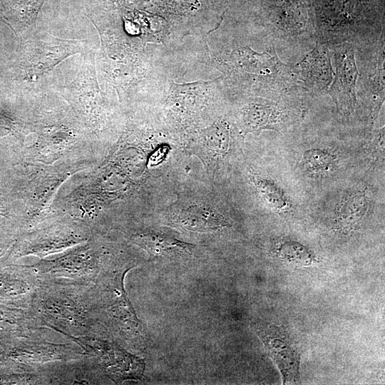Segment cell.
<instances>
[{
    "label": "cell",
    "instance_id": "cell-1",
    "mask_svg": "<svg viewBox=\"0 0 385 385\" xmlns=\"http://www.w3.org/2000/svg\"><path fill=\"white\" fill-rule=\"evenodd\" d=\"M29 310L38 328L50 329L72 341L107 334L93 285L40 282Z\"/></svg>",
    "mask_w": 385,
    "mask_h": 385
},
{
    "label": "cell",
    "instance_id": "cell-2",
    "mask_svg": "<svg viewBox=\"0 0 385 385\" xmlns=\"http://www.w3.org/2000/svg\"><path fill=\"white\" fill-rule=\"evenodd\" d=\"M104 261L99 248L89 242L60 257L42 260L31 266L40 282L93 285Z\"/></svg>",
    "mask_w": 385,
    "mask_h": 385
},
{
    "label": "cell",
    "instance_id": "cell-3",
    "mask_svg": "<svg viewBox=\"0 0 385 385\" xmlns=\"http://www.w3.org/2000/svg\"><path fill=\"white\" fill-rule=\"evenodd\" d=\"M72 342L78 344L98 364L106 376L115 383L137 380L144 370L143 360L104 337H83Z\"/></svg>",
    "mask_w": 385,
    "mask_h": 385
},
{
    "label": "cell",
    "instance_id": "cell-4",
    "mask_svg": "<svg viewBox=\"0 0 385 385\" xmlns=\"http://www.w3.org/2000/svg\"><path fill=\"white\" fill-rule=\"evenodd\" d=\"M35 329L18 337L19 344L11 356L19 368L37 369L43 365L81 358L86 355L75 342L48 341Z\"/></svg>",
    "mask_w": 385,
    "mask_h": 385
},
{
    "label": "cell",
    "instance_id": "cell-5",
    "mask_svg": "<svg viewBox=\"0 0 385 385\" xmlns=\"http://www.w3.org/2000/svg\"><path fill=\"white\" fill-rule=\"evenodd\" d=\"M252 326L279 369L284 384H298L300 353L287 329L265 322H256Z\"/></svg>",
    "mask_w": 385,
    "mask_h": 385
},
{
    "label": "cell",
    "instance_id": "cell-6",
    "mask_svg": "<svg viewBox=\"0 0 385 385\" xmlns=\"http://www.w3.org/2000/svg\"><path fill=\"white\" fill-rule=\"evenodd\" d=\"M333 51L335 73L327 91L337 110L349 113L356 102V89L359 76L356 60V46L343 43L330 48Z\"/></svg>",
    "mask_w": 385,
    "mask_h": 385
},
{
    "label": "cell",
    "instance_id": "cell-7",
    "mask_svg": "<svg viewBox=\"0 0 385 385\" xmlns=\"http://www.w3.org/2000/svg\"><path fill=\"white\" fill-rule=\"evenodd\" d=\"M90 238L89 230L81 226L60 225L31 232L24 238L19 255L44 257Z\"/></svg>",
    "mask_w": 385,
    "mask_h": 385
},
{
    "label": "cell",
    "instance_id": "cell-8",
    "mask_svg": "<svg viewBox=\"0 0 385 385\" xmlns=\"http://www.w3.org/2000/svg\"><path fill=\"white\" fill-rule=\"evenodd\" d=\"M294 66L303 92H327L334 73L328 47L317 41Z\"/></svg>",
    "mask_w": 385,
    "mask_h": 385
},
{
    "label": "cell",
    "instance_id": "cell-9",
    "mask_svg": "<svg viewBox=\"0 0 385 385\" xmlns=\"http://www.w3.org/2000/svg\"><path fill=\"white\" fill-rule=\"evenodd\" d=\"M51 384H93L106 376L97 362L89 355L66 361L42 366Z\"/></svg>",
    "mask_w": 385,
    "mask_h": 385
},
{
    "label": "cell",
    "instance_id": "cell-10",
    "mask_svg": "<svg viewBox=\"0 0 385 385\" xmlns=\"http://www.w3.org/2000/svg\"><path fill=\"white\" fill-rule=\"evenodd\" d=\"M287 116L284 109L273 99H262L250 103L242 114L245 133L262 130H277Z\"/></svg>",
    "mask_w": 385,
    "mask_h": 385
},
{
    "label": "cell",
    "instance_id": "cell-11",
    "mask_svg": "<svg viewBox=\"0 0 385 385\" xmlns=\"http://www.w3.org/2000/svg\"><path fill=\"white\" fill-rule=\"evenodd\" d=\"M170 220L175 226L196 232L212 231L228 225L222 216L204 203L180 207Z\"/></svg>",
    "mask_w": 385,
    "mask_h": 385
},
{
    "label": "cell",
    "instance_id": "cell-12",
    "mask_svg": "<svg viewBox=\"0 0 385 385\" xmlns=\"http://www.w3.org/2000/svg\"><path fill=\"white\" fill-rule=\"evenodd\" d=\"M130 240L153 257L164 256L175 251L190 252L194 247L171 235L156 232H137L130 237Z\"/></svg>",
    "mask_w": 385,
    "mask_h": 385
},
{
    "label": "cell",
    "instance_id": "cell-13",
    "mask_svg": "<svg viewBox=\"0 0 385 385\" xmlns=\"http://www.w3.org/2000/svg\"><path fill=\"white\" fill-rule=\"evenodd\" d=\"M253 182L260 195L274 210L282 212L287 208V200L278 186L269 180L255 177Z\"/></svg>",
    "mask_w": 385,
    "mask_h": 385
},
{
    "label": "cell",
    "instance_id": "cell-14",
    "mask_svg": "<svg viewBox=\"0 0 385 385\" xmlns=\"http://www.w3.org/2000/svg\"><path fill=\"white\" fill-rule=\"evenodd\" d=\"M368 201L364 195H356L346 200L340 210V218L347 227H353L361 220L366 212Z\"/></svg>",
    "mask_w": 385,
    "mask_h": 385
},
{
    "label": "cell",
    "instance_id": "cell-15",
    "mask_svg": "<svg viewBox=\"0 0 385 385\" xmlns=\"http://www.w3.org/2000/svg\"><path fill=\"white\" fill-rule=\"evenodd\" d=\"M212 131L211 140L207 139L205 146V153L201 158H208L207 159H215L217 157H222L225 155L229 149L230 131L225 126H219Z\"/></svg>",
    "mask_w": 385,
    "mask_h": 385
},
{
    "label": "cell",
    "instance_id": "cell-16",
    "mask_svg": "<svg viewBox=\"0 0 385 385\" xmlns=\"http://www.w3.org/2000/svg\"><path fill=\"white\" fill-rule=\"evenodd\" d=\"M278 252L287 261L302 265H308L314 260L312 254L306 247L293 241L282 243Z\"/></svg>",
    "mask_w": 385,
    "mask_h": 385
},
{
    "label": "cell",
    "instance_id": "cell-17",
    "mask_svg": "<svg viewBox=\"0 0 385 385\" xmlns=\"http://www.w3.org/2000/svg\"><path fill=\"white\" fill-rule=\"evenodd\" d=\"M334 163L332 155L320 149L306 151L303 155V163L309 170L319 172L329 169Z\"/></svg>",
    "mask_w": 385,
    "mask_h": 385
}]
</instances>
